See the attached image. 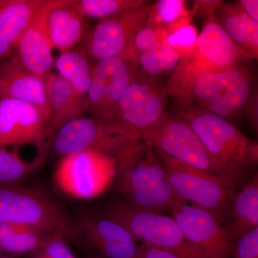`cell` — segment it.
<instances>
[{
  "label": "cell",
  "instance_id": "obj_1",
  "mask_svg": "<svg viewBox=\"0 0 258 258\" xmlns=\"http://www.w3.org/2000/svg\"><path fill=\"white\" fill-rule=\"evenodd\" d=\"M247 60L232 42L215 15L205 20L195 46L181 57L166 85L178 111L191 106L195 79L205 73L220 71Z\"/></svg>",
  "mask_w": 258,
  "mask_h": 258
},
{
  "label": "cell",
  "instance_id": "obj_2",
  "mask_svg": "<svg viewBox=\"0 0 258 258\" xmlns=\"http://www.w3.org/2000/svg\"><path fill=\"white\" fill-rule=\"evenodd\" d=\"M51 140L54 152L62 157L91 149L113 158L118 176L145 147L139 137L118 125L84 116L66 123Z\"/></svg>",
  "mask_w": 258,
  "mask_h": 258
},
{
  "label": "cell",
  "instance_id": "obj_3",
  "mask_svg": "<svg viewBox=\"0 0 258 258\" xmlns=\"http://www.w3.org/2000/svg\"><path fill=\"white\" fill-rule=\"evenodd\" d=\"M176 116L193 129L214 160L222 167L244 176L257 166V142L228 120L195 106L178 111Z\"/></svg>",
  "mask_w": 258,
  "mask_h": 258
},
{
  "label": "cell",
  "instance_id": "obj_4",
  "mask_svg": "<svg viewBox=\"0 0 258 258\" xmlns=\"http://www.w3.org/2000/svg\"><path fill=\"white\" fill-rule=\"evenodd\" d=\"M118 177V189L125 202L139 210L172 213L187 203L173 189L160 159L146 144Z\"/></svg>",
  "mask_w": 258,
  "mask_h": 258
},
{
  "label": "cell",
  "instance_id": "obj_5",
  "mask_svg": "<svg viewBox=\"0 0 258 258\" xmlns=\"http://www.w3.org/2000/svg\"><path fill=\"white\" fill-rule=\"evenodd\" d=\"M155 152L165 168L171 186L180 198L192 206L210 212L220 221H225L244 176L210 174L162 153Z\"/></svg>",
  "mask_w": 258,
  "mask_h": 258
},
{
  "label": "cell",
  "instance_id": "obj_6",
  "mask_svg": "<svg viewBox=\"0 0 258 258\" xmlns=\"http://www.w3.org/2000/svg\"><path fill=\"white\" fill-rule=\"evenodd\" d=\"M0 223L35 227L66 240L78 230L50 195L42 190L18 185L0 186Z\"/></svg>",
  "mask_w": 258,
  "mask_h": 258
},
{
  "label": "cell",
  "instance_id": "obj_7",
  "mask_svg": "<svg viewBox=\"0 0 258 258\" xmlns=\"http://www.w3.org/2000/svg\"><path fill=\"white\" fill-rule=\"evenodd\" d=\"M138 137L155 152L162 153L198 170L217 175L240 176L214 160L193 129L177 116L164 113Z\"/></svg>",
  "mask_w": 258,
  "mask_h": 258
},
{
  "label": "cell",
  "instance_id": "obj_8",
  "mask_svg": "<svg viewBox=\"0 0 258 258\" xmlns=\"http://www.w3.org/2000/svg\"><path fill=\"white\" fill-rule=\"evenodd\" d=\"M252 90V77L240 66L205 73L194 82L191 106L229 121L247 108L253 96Z\"/></svg>",
  "mask_w": 258,
  "mask_h": 258
},
{
  "label": "cell",
  "instance_id": "obj_9",
  "mask_svg": "<svg viewBox=\"0 0 258 258\" xmlns=\"http://www.w3.org/2000/svg\"><path fill=\"white\" fill-rule=\"evenodd\" d=\"M118 174L113 158L89 149L62 157L54 179L56 186L66 195L88 200L106 191Z\"/></svg>",
  "mask_w": 258,
  "mask_h": 258
},
{
  "label": "cell",
  "instance_id": "obj_10",
  "mask_svg": "<svg viewBox=\"0 0 258 258\" xmlns=\"http://www.w3.org/2000/svg\"><path fill=\"white\" fill-rule=\"evenodd\" d=\"M106 217L125 227L137 241L170 251L180 258H189L184 234L172 217L139 210L126 202L112 204Z\"/></svg>",
  "mask_w": 258,
  "mask_h": 258
},
{
  "label": "cell",
  "instance_id": "obj_11",
  "mask_svg": "<svg viewBox=\"0 0 258 258\" xmlns=\"http://www.w3.org/2000/svg\"><path fill=\"white\" fill-rule=\"evenodd\" d=\"M168 98L166 85L160 78L135 70L120 99L118 115L113 123L138 137L140 131L155 123L165 113Z\"/></svg>",
  "mask_w": 258,
  "mask_h": 258
},
{
  "label": "cell",
  "instance_id": "obj_12",
  "mask_svg": "<svg viewBox=\"0 0 258 258\" xmlns=\"http://www.w3.org/2000/svg\"><path fill=\"white\" fill-rule=\"evenodd\" d=\"M171 214L184 234L189 258H232L233 240L216 217L187 203Z\"/></svg>",
  "mask_w": 258,
  "mask_h": 258
},
{
  "label": "cell",
  "instance_id": "obj_13",
  "mask_svg": "<svg viewBox=\"0 0 258 258\" xmlns=\"http://www.w3.org/2000/svg\"><path fill=\"white\" fill-rule=\"evenodd\" d=\"M133 71L121 57L97 61L91 67L86 113L100 123H114L120 99L130 84Z\"/></svg>",
  "mask_w": 258,
  "mask_h": 258
},
{
  "label": "cell",
  "instance_id": "obj_14",
  "mask_svg": "<svg viewBox=\"0 0 258 258\" xmlns=\"http://www.w3.org/2000/svg\"><path fill=\"white\" fill-rule=\"evenodd\" d=\"M152 2L105 20L85 35L83 51L99 61L121 57L134 35L147 24Z\"/></svg>",
  "mask_w": 258,
  "mask_h": 258
},
{
  "label": "cell",
  "instance_id": "obj_15",
  "mask_svg": "<svg viewBox=\"0 0 258 258\" xmlns=\"http://www.w3.org/2000/svg\"><path fill=\"white\" fill-rule=\"evenodd\" d=\"M50 118L49 113L26 102L0 99V147L34 144L46 148Z\"/></svg>",
  "mask_w": 258,
  "mask_h": 258
},
{
  "label": "cell",
  "instance_id": "obj_16",
  "mask_svg": "<svg viewBox=\"0 0 258 258\" xmlns=\"http://www.w3.org/2000/svg\"><path fill=\"white\" fill-rule=\"evenodd\" d=\"M50 4L51 0H43L8 58L41 77H47L55 64L46 28Z\"/></svg>",
  "mask_w": 258,
  "mask_h": 258
},
{
  "label": "cell",
  "instance_id": "obj_17",
  "mask_svg": "<svg viewBox=\"0 0 258 258\" xmlns=\"http://www.w3.org/2000/svg\"><path fill=\"white\" fill-rule=\"evenodd\" d=\"M85 18L76 0H51L46 28L52 49L61 53L82 41L86 33Z\"/></svg>",
  "mask_w": 258,
  "mask_h": 258
},
{
  "label": "cell",
  "instance_id": "obj_18",
  "mask_svg": "<svg viewBox=\"0 0 258 258\" xmlns=\"http://www.w3.org/2000/svg\"><path fill=\"white\" fill-rule=\"evenodd\" d=\"M11 98L30 103L50 113L47 77H41L8 59L0 64V99Z\"/></svg>",
  "mask_w": 258,
  "mask_h": 258
},
{
  "label": "cell",
  "instance_id": "obj_19",
  "mask_svg": "<svg viewBox=\"0 0 258 258\" xmlns=\"http://www.w3.org/2000/svg\"><path fill=\"white\" fill-rule=\"evenodd\" d=\"M81 228L88 240L108 258H134L137 241L125 227L106 216H87Z\"/></svg>",
  "mask_w": 258,
  "mask_h": 258
},
{
  "label": "cell",
  "instance_id": "obj_20",
  "mask_svg": "<svg viewBox=\"0 0 258 258\" xmlns=\"http://www.w3.org/2000/svg\"><path fill=\"white\" fill-rule=\"evenodd\" d=\"M47 98L50 118L47 139H52L66 123L84 116L87 97L81 96L62 76L51 72L47 76Z\"/></svg>",
  "mask_w": 258,
  "mask_h": 258
},
{
  "label": "cell",
  "instance_id": "obj_21",
  "mask_svg": "<svg viewBox=\"0 0 258 258\" xmlns=\"http://www.w3.org/2000/svg\"><path fill=\"white\" fill-rule=\"evenodd\" d=\"M215 16L246 58L257 59L258 22L244 13L238 2L229 3L221 1Z\"/></svg>",
  "mask_w": 258,
  "mask_h": 258
},
{
  "label": "cell",
  "instance_id": "obj_22",
  "mask_svg": "<svg viewBox=\"0 0 258 258\" xmlns=\"http://www.w3.org/2000/svg\"><path fill=\"white\" fill-rule=\"evenodd\" d=\"M43 0H7L0 10V64L13 53L19 39Z\"/></svg>",
  "mask_w": 258,
  "mask_h": 258
},
{
  "label": "cell",
  "instance_id": "obj_23",
  "mask_svg": "<svg viewBox=\"0 0 258 258\" xmlns=\"http://www.w3.org/2000/svg\"><path fill=\"white\" fill-rule=\"evenodd\" d=\"M231 223L227 227L232 240L258 227V175H255L239 191L231 203L228 216Z\"/></svg>",
  "mask_w": 258,
  "mask_h": 258
},
{
  "label": "cell",
  "instance_id": "obj_24",
  "mask_svg": "<svg viewBox=\"0 0 258 258\" xmlns=\"http://www.w3.org/2000/svg\"><path fill=\"white\" fill-rule=\"evenodd\" d=\"M52 235L30 226L0 223V247L13 255L30 253Z\"/></svg>",
  "mask_w": 258,
  "mask_h": 258
},
{
  "label": "cell",
  "instance_id": "obj_25",
  "mask_svg": "<svg viewBox=\"0 0 258 258\" xmlns=\"http://www.w3.org/2000/svg\"><path fill=\"white\" fill-rule=\"evenodd\" d=\"M195 15V9H186L184 0H159L151 4L146 25L154 28L165 29L169 34L191 23Z\"/></svg>",
  "mask_w": 258,
  "mask_h": 258
},
{
  "label": "cell",
  "instance_id": "obj_26",
  "mask_svg": "<svg viewBox=\"0 0 258 258\" xmlns=\"http://www.w3.org/2000/svg\"><path fill=\"white\" fill-rule=\"evenodd\" d=\"M54 66L81 96L87 97L91 81V67L84 51L73 50L61 52Z\"/></svg>",
  "mask_w": 258,
  "mask_h": 258
},
{
  "label": "cell",
  "instance_id": "obj_27",
  "mask_svg": "<svg viewBox=\"0 0 258 258\" xmlns=\"http://www.w3.org/2000/svg\"><path fill=\"white\" fill-rule=\"evenodd\" d=\"M46 154V149H42L34 160L25 161L17 149L0 147V186L20 184L42 166Z\"/></svg>",
  "mask_w": 258,
  "mask_h": 258
},
{
  "label": "cell",
  "instance_id": "obj_28",
  "mask_svg": "<svg viewBox=\"0 0 258 258\" xmlns=\"http://www.w3.org/2000/svg\"><path fill=\"white\" fill-rule=\"evenodd\" d=\"M180 60L181 55L177 52L167 45H162L139 56L137 70L144 74L160 78L172 74Z\"/></svg>",
  "mask_w": 258,
  "mask_h": 258
},
{
  "label": "cell",
  "instance_id": "obj_29",
  "mask_svg": "<svg viewBox=\"0 0 258 258\" xmlns=\"http://www.w3.org/2000/svg\"><path fill=\"white\" fill-rule=\"evenodd\" d=\"M167 35L165 29L154 28L146 25L134 35L121 58L135 71L137 69L139 56L147 51L166 45Z\"/></svg>",
  "mask_w": 258,
  "mask_h": 258
},
{
  "label": "cell",
  "instance_id": "obj_30",
  "mask_svg": "<svg viewBox=\"0 0 258 258\" xmlns=\"http://www.w3.org/2000/svg\"><path fill=\"white\" fill-rule=\"evenodd\" d=\"M85 17L105 20L143 5L146 0H79Z\"/></svg>",
  "mask_w": 258,
  "mask_h": 258
},
{
  "label": "cell",
  "instance_id": "obj_31",
  "mask_svg": "<svg viewBox=\"0 0 258 258\" xmlns=\"http://www.w3.org/2000/svg\"><path fill=\"white\" fill-rule=\"evenodd\" d=\"M198 35L195 25L192 23L186 24L168 34L166 45L174 49L181 57L193 48Z\"/></svg>",
  "mask_w": 258,
  "mask_h": 258
},
{
  "label": "cell",
  "instance_id": "obj_32",
  "mask_svg": "<svg viewBox=\"0 0 258 258\" xmlns=\"http://www.w3.org/2000/svg\"><path fill=\"white\" fill-rule=\"evenodd\" d=\"M29 256L30 258H75L66 240L56 235L51 236Z\"/></svg>",
  "mask_w": 258,
  "mask_h": 258
},
{
  "label": "cell",
  "instance_id": "obj_33",
  "mask_svg": "<svg viewBox=\"0 0 258 258\" xmlns=\"http://www.w3.org/2000/svg\"><path fill=\"white\" fill-rule=\"evenodd\" d=\"M232 258H258V227L237 240Z\"/></svg>",
  "mask_w": 258,
  "mask_h": 258
},
{
  "label": "cell",
  "instance_id": "obj_34",
  "mask_svg": "<svg viewBox=\"0 0 258 258\" xmlns=\"http://www.w3.org/2000/svg\"><path fill=\"white\" fill-rule=\"evenodd\" d=\"M136 255L141 258H180L170 251L144 243L138 245Z\"/></svg>",
  "mask_w": 258,
  "mask_h": 258
},
{
  "label": "cell",
  "instance_id": "obj_35",
  "mask_svg": "<svg viewBox=\"0 0 258 258\" xmlns=\"http://www.w3.org/2000/svg\"><path fill=\"white\" fill-rule=\"evenodd\" d=\"M195 15H200L205 18V20L210 17L215 15V11L221 1H195Z\"/></svg>",
  "mask_w": 258,
  "mask_h": 258
},
{
  "label": "cell",
  "instance_id": "obj_36",
  "mask_svg": "<svg viewBox=\"0 0 258 258\" xmlns=\"http://www.w3.org/2000/svg\"><path fill=\"white\" fill-rule=\"evenodd\" d=\"M238 3L246 14L258 22L257 0H241Z\"/></svg>",
  "mask_w": 258,
  "mask_h": 258
},
{
  "label": "cell",
  "instance_id": "obj_37",
  "mask_svg": "<svg viewBox=\"0 0 258 258\" xmlns=\"http://www.w3.org/2000/svg\"><path fill=\"white\" fill-rule=\"evenodd\" d=\"M6 2L7 0H0V10H1L2 8L4 6L5 3H6Z\"/></svg>",
  "mask_w": 258,
  "mask_h": 258
},
{
  "label": "cell",
  "instance_id": "obj_38",
  "mask_svg": "<svg viewBox=\"0 0 258 258\" xmlns=\"http://www.w3.org/2000/svg\"><path fill=\"white\" fill-rule=\"evenodd\" d=\"M0 258H18V257H15V256H13V255L8 256V255H5V254H3V255L0 256Z\"/></svg>",
  "mask_w": 258,
  "mask_h": 258
},
{
  "label": "cell",
  "instance_id": "obj_39",
  "mask_svg": "<svg viewBox=\"0 0 258 258\" xmlns=\"http://www.w3.org/2000/svg\"><path fill=\"white\" fill-rule=\"evenodd\" d=\"M4 254V252H3V249L0 247V256L3 255Z\"/></svg>",
  "mask_w": 258,
  "mask_h": 258
},
{
  "label": "cell",
  "instance_id": "obj_40",
  "mask_svg": "<svg viewBox=\"0 0 258 258\" xmlns=\"http://www.w3.org/2000/svg\"><path fill=\"white\" fill-rule=\"evenodd\" d=\"M134 258H141V257H138V256H137V255H135V256H134Z\"/></svg>",
  "mask_w": 258,
  "mask_h": 258
}]
</instances>
